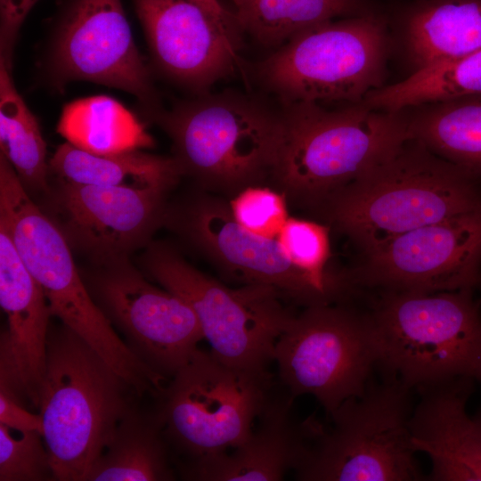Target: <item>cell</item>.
<instances>
[{
	"instance_id": "3",
	"label": "cell",
	"mask_w": 481,
	"mask_h": 481,
	"mask_svg": "<svg viewBox=\"0 0 481 481\" xmlns=\"http://www.w3.org/2000/svg\"><path fill=\"white\" fill-rule=\"evenodd\" d=\"M149 115L198 189L231 200L248 187L271 186L282 138L281 110L240 94L206 92Z\"/></svg>"
},
{
	"instance_id": "17",
	"label": "cell",
	"mask_w": 481,
	"mask_h": 481,
	"mask_svg": "<svg viewBox=\"0 0 481 481\" xmlns=\"http://www.w3.org/2000/svg\"><path fill=\"white\" fill-rule=\"evenodd\" d=\"M157 69L200 94L238 62L241 30L192 0H133Z\"/></svg>"
},
{
	"instance_id": "29",
	"label": "cell",
	"mask_w": 481,
	"mask_h": 481,
	"mask_svg": "<svg viewBox=\"0 0 481 481\" xmlns=\"http://www.w3.org/2000/svg\"><path fill=\"white\" fill-rule=\"evenodd\" d=\"M54 480L43 435L0 424V481Z\"/></svg>"
},
{
	"instance_id": "11",
	"label": "cell",
	"mask_w": 481,
	"mask_h": 481,
	"mask_svg": "<svg viewBox=\"0 0 481 481\" xmlns=\"http://www.w3.org/2000/svg\"><path fill=\"white\" fill-rule=\"evenodd\" d=\"M281 384L293 397L313 395L330 417L361 395L379 363L369 311L349 302L314 306L296 314L274 349Z\"/></svg>"
},
{
	"instance_id": "31",
	"label": "cell",
	"mask_w": 481,
	"mask_h": 481,
	"mask_svg": "<svg viewBox=\"0 0 481 481\" xmlns=\"http://www.w3.org/2000/svg\"><path fill=\"white\" fill-rule=\"evenodd\" d=\"M39 0H0V61L12 68L14 44L25 18Z\"/></svg>"
},
{
	"instance_id": "23",
	"label": "cell",
	"mask_w": 481,
	"mask_h": 481,
	"mask_svg": "<svg viewBox=\"0 0 481 481\" xmlns=\"http://www.w3.org/2000/svg\"><path fill=\"white\" fill-rule=\"evenodd\" d=\"M175 478L168 444L156 413L135 404L120 420L86 481H167Z\"/></svg>"
},
{
	"instance_id": "15",
	"label": "cell",
	"mask_w": 481,
	"mask_h": 481,
	"mask_svg": "<svg viewBox=\"0 0 481 481\" xmlns=\"http://www.w3.org/2000/svg\"><path fill=\"white\" fill-rule=\"evenodd\" d=\"M48 70L60 86L98 83L134 94L148 113L159 108L121 0H67L53 29Z\"/></svg>"
},
{
	"instance_id": "14",
	"label": "cell",
	"mask_w": 481,
	"mask_h": 481,
	"mask_svg": "<svg viewBox=\"0 0 481 481\" xmlns=\"http://www.w3.org/2000/svg\"><path fill=\"white\" fill-rule=\"evenodd\" d=\"M165 222L228 279L271 286L287 302L304 308L331 304L293 265L277 239L240 225L224 197L198 189L184 202L168 207Z\"/></svg>"
},
{
	"instance_id": "10",
	"label": "cell",
	"mask_w": 481,
	"mask_h": 481,
	"mask_svg": "<svg viewBox=\"0 0 481 481\" xmlns=\"http://www.w3.org/2000/svg\"><path fill=\"white\" fill-rule=\"evenodd\" d=\"M149 276L193 310L211 352L237 367L262 370L274 360L276 342L296 314L274 288H230L189 264L172 246L151 243L143 259Z\"/></svg>"
},
{
	"instance_id": "18",
	"label": "cell",
	"mask_w": 481,
	"mask_h": 481,
	"mask_svg": "<svg viewBox=\"0 0 481 481\" xmlns=\"http://www.w3.org/2000/svg\"><path fill=\"white\" fill-rule=\"evenodd\" d=\"M0 305L7 329L0 340V391L39 409L47 361L48 301L0 226Z\"/></svg>"
},
{
	"instance_id": "6",
	"label": "cell",
	"mask_w": 481,
	"mask_h": 481,
	"mask_svg": "<svg viewBox=\"0 0 481 481\" xmlns=\"http://www.w3.org/2000/svg\"><path fill=\"white\" fill-rule=\"evenodd\" d=\"M0 226L43 290L52 314L91 346L120 378L136 379L144 369L143 362L121 339L93 298L59 225L31 200L1 154Z\"/></svg>"
},
{
	"instance_id": "1",
	"label": "cell",
	"mask_w": 481,
	"mask_h": 481,
	"mask_svg": "<svg viewBox=\"0 0 481 481\" xmlns=\"http://www.w3.org/2000/svg\"><path fill=\"white\" fill-rule=\"evenodd\" d=\"M481 208V180L410 137L312 213L363 255L419 227Z\"/></svg>"
},
{
	"instance_id": "13",
	"label": "cell",
	"mask_w": 481,
	"mask_h": 481,
	"mask_svg": "<svg viewBox=\"0 0 481 481\" xmlns=\"http://www.w3.org/2000/svg\"><path fill=\"white\" fill-rule=\"evenodd\" d=\"M99 265L85 281L93 298L133 352L169 380L204 339L193 310L177 295L149 282L126 257Z\"/></svg>"
},
{
	"instance_id": "12",
	"label": "cell",
	"mask_w": 481,
	"mask_h": 481,
	"mask_svg": "<svg viewBox=\"0 0 481 481\" xmlns=\"http://www.w3.org/2000/svg\"><path fill=\"white\" fill-rule=\"evenodd\" d=\"M346 272L358 292L481 289V208L402 234Z\"/></svg>"
},
{
	"instance_id": "28",
	"label": "cell",
	"mask_w": 481,
	"mask_h": 481,
	"mask_svg": "<svg viewBox=\"0 0 481 481\" xmlns=\"http://www.w3.org/2000/svg\"><path fill=\"white\" fill-rule=\"evenodd\" d=\"M481 94V49L461 59L416 69L396 84L370 93L373 108L404 110L423 104Z\"/></svg>"
},
{
	"instance_id": "26",
	"label": "cell",
	"mask_w": 481,
	"mask_h": 481,
	"mask_svg": "<svg viewBox=\"0 0 481 481\" xmlns=\"http://www.w3.org/2000/svg\"><path fill=\"white\" fill-rule=\"evenodd\" d=\"M58 133L70 144L97 154L142 150L154 140L138 118L107 95L81 98L67 104Z\"/></svg>"
},
{
	"instance_id": "16",
	"label": "cell",
	"mask_w": 481,
	"mask_h": 481,
	"mask_svg": "<svg viewBox=\"0 0 481 481\" xmlns=\"http://www.w3.org/2000/svg\"><path fill=\"white\" fill-rule=\"evenodd\" d=\"M162 188L76 184L58 180L53 202L69 245L97 263L126 257L145 245L165 221L167 194Z\"/></svg>"
},
{
	"instance_id": "9",
	"label": "cell",
	"mask_w": 481,
	"mask_h": 481,
	"mask_svg": "<svg viewBox=\"0 0 481 481\" xmlns=\"http://www.w3.org/2000/svg\"><path fill=\"white\" fill-rule=\"evenodd\" d=\"M268 369L227 364L198 349L168 380L155 412L167 444L188 465L243 443L273 393Z\"/></svg>"
},
{
	"instance_id": "20",
	"label": "cell",
	"mask_w": 481,
	"mask_h": 481,
	"mask_svg": "<svg viewBox=\"0 0 481 481\" xmlns=\"http://www.w3.org/2000/svg\"><path fill=\"white\" fill-rule=\"evenodd\" d=\"M475 380L457 378L419 390L410 419L412 444L431 461V481H481V408L467 403Z\"/></svg>"
},
{
	"instance_id": "4",
	"label": "cell",
	"mask_w": 481,
	"mask_h": 481,
	"mask_svg": "<svg viewBox=\"0 0 481 481\" xmlns=\"http://www.w3.org/2000/svg\"><path fill=\"white\" fill-rule=\"evenodd\" d=\"M134 397L81 337L64 324L50 326L38 410L54 480L86 481Z\"/></svg>"
},
{
	"instance_id": "22",
	"label": "cell",
	"mask_w": 481,
	"mask_h": 481,
	"mask_svg": "<svg viewBox=\"0 0 481 481\" xmlns=\"http://www.w3.org/2000/svg\"><path fill=\"white\" fill-rule=\"evenodd\" d=\"M58 180L76 184L172 190L183 172L172 157L134 150L97 154L66 142L49 160Z\"/></svg>"
},
{
	"instance_id": "24",
	"label": "cell",
	"mask_w": 481,
	"mask_h": 481,
	"mask_svg": "<svg viewBox=\"0 0 481 481\" xmlns=\"http://www.w3.org/2000/svg\"><path fill=\"white\" fill-rule=\"evenodd\" d=\"M411 109L415 110L407 112L411 137L481 180V94Z\"/></svg>"
},
{
	"instance_id": "5",
	"label": "cell",
	"mask_w": 481,
	"mask_h": 481,
	"mask_svg": "<svg viewBox=\"0 0 481 481\" xmlns=\"http://www.w3.org/2000/svg\"><path fill=\"white\" fill-rule=\"evenodd\" d=\"M375 292L368 311L382 375L412 391L457 378L481 385V300L474 290Z\"/></svg>"
},
{
	"instance_id": "21",
	"label": "cell",
	"mask_w": 481,
	"mask_h": 481,
	"mask_svg": "<svg viewBox=\"0 0 481 481\" xmlns=\"http://www.w3.org/2000/svg\"><path fill=\"white\" fill-rule=\"evenodd\" d=\"M400 20L417 69L481 49V0H418L402 9Z\"/></svg>"
},
{
	"instance_id": "32",
	"label": "cell",
	"mask_w": 481,
	"mask_h": 481,
	"mask_svg": "<svg viewBox=\"0 0 481 481\" xmlns=\"http://www.w3.org/2000/svg\"><path fill=\"white\" fill-rule=\"evenodd\" d=\"M0 424L17 430H36L43 435L41 414L29 412L8 394L0 391Z\"/></svg>"
},
{
	"instance_id": "33",
	"label": "cell",
	"mask_w": 481,
	"mask_h": 481,
	"mask_svg": "<svg viewBox=\"0 0 481 481\" xmlns=\"http://www.w3.org/2000/svg\"><path fill=\"white\" fill-rule=\"evenodd\" d=\"M203 7L215 18L233 29H240L235 14L228 11L219 0H192Z\"/></svg>"
},
{
	"instance_id": "7",
	"label": "cell",
	"mask_w": 481,
	"mask_h": 481,
	"mask_svg": "<svg viewBox=\"0 0 481 481\" xmlns=\"http://www.w3.org/2000/svg\"><path fill=\"white\" fill-rule=\"evenodd\" d=\"M387 53V20L376 11L296 34L260 61L256 73L282 104L356 103L381 87Z\"/></svg>"
},
{
	"instance_id": "2",
	"label": "cell",
	"mask_w": 481,
	"mask_h": 481,
	"mask_svg": "<svg viewBox=\"0 0 481 481\" xmlns=\"http://www.w3.org/2000/svg\"><path fill=\"white\" fill-rule=\"evenodd\" d=\"M282 138L271 187L294 207L313 213L411 137L405 110L364 102L329 110L322 104H282Z\"/></svg>"
},
{
	"instance_id": "8",
	"label": "cell",
	"mask_w": 481,
	"mask_h": 481,
	"mask_svg": "<svg viewBox=\"0 0 481 481\" xmlns=\"http://www.w3.org/2000/svg\"><path fill=\"white\" fill-rule=\"evenodd\" d=\"M412 390L395 378L372 379L322 423L295 477L302 481H416L410 419Z\"/></svg>"
},
{
	"instance_id": "19",
	"label": "cell",
	"mask_w": 481,
	"mask_h": 481,
	"mask_svg": "<svg viewBox=\"0 0 481 481\" xmlns=\"http://www.w3.org/2000/svg\"><path fill=\"white\" fill-rule=\"evenodd\" d=\"M272 394L249 436L232 452H222L183 468V477L202 481H278L304 462L320 421L295 420L293 397Z\"/></svg>"
},
{
	"instance_id": "25",
	"label": "cell",
	"mask_w": 481,
	"mask_h": 481,
	"mask_svg": "<svg viewBox=\"0 0 481 481\" xmlns=\"http://www.w3.org/2000/svg\"><path fill=\"white\" fill-rule=\"evenodd\" d=\"M239 25L258 44L279 48L296 34L337 17L379 11L372 0H231Z\"/></svg>"
},
{
	"instance_id": "27",
	"label": "cell",
	"mask_w": 481,
	"mask_h": 481,
	"mask_svg": "<svg viewBox=\"0 0 481 481\" xmlns=\"http://www.w3.org/2000/svg\"><path fill=\"white\" fill-rule=\"evenodd\" d=\"M0 148L26 189L49 194V162L38 122L0 61Z\"/></svg>"
},
{
	"instance_id": "30",
	"label": "cell",
	"mask_w": 481,
	"mask_h": 481,
	"mask_svg": "<svg viewBox=\"0 0 481 481\" xmlns=\"http://www.w3.org/2000/svg\"><path fill=\"white\" fill-rule=\"evenodd\" d=\"M228 200L235 220L265 238L277 239L289 217L285 196L268 185L248 187Z\"/></svg>"
}]
</instances>
